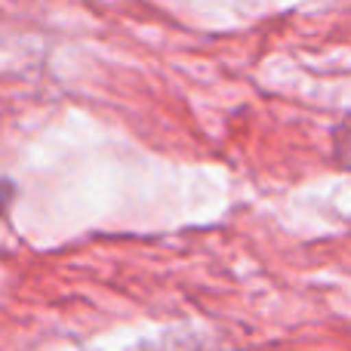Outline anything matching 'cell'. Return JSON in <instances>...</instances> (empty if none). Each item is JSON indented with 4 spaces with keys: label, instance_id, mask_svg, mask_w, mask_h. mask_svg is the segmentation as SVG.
I'll return each instance as SVG.
<instances>
[{
    "label": "cell",
    "instance_id": "obj_1",
    "mask_svg": "<svg viewBox=\"0 0 351 351\" xmlns=\"http://www.w3.org/2000/svg\"><path fill=\"white\" fill-rule=\"evenodd\" d=\"M333 152H336V160H339L346 170H351V117L336 130L333 136Z\"/></svg>",
    "mask_w": 351,
    "mask_h": 351
},
{
    "label": "cell",
    "instance_id": "obj_2",
    "mask_svg": "<svg viewBox=\"0 0 351 351\" xmlns=\"http://www.w3.org/2000/svg\"><path fill=\"white\" fill-rule=\"evenodd\" d=\"M145 351H188V342H164V346H152Z\"/></svg>",
    "mask_w": 351,
    "mask_h": 351
}]
</instances>
